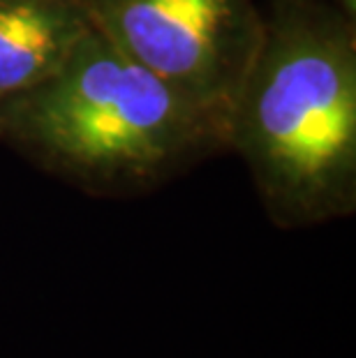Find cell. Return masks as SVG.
Returning a JSON list of instances; mask_svg holds the SVG:
<instances>
[{
    "label": "cell",
    "mask_w": 356,
    "mask_h": 358,
    "mask_svg": "<svg viewBox=\"0 0 356 358\" xmlns=\"http://www.w3.org/2000/svg\"><path fill=\"white\" fill-rule=\"evenodd\" d=\"M93 26L127 58L229 123L259 49L255 0H83Z\"/></svg>",
    "instance_id": "obj_3"
},
{
    "label": "cell",
    "mask_w": 356,
    "mask_h": 358,
    "mask_svg": "<svg viewBox=\"0 0 356 358\" xmlns=\"http://www.w3.org/2000/svg\"><path fill=\"white\" fill-rule=\"evenodd\" d=\"M280 229L356 210V21L324 0H273L227 123Z\"/></svg>",
    "instance_id": "obj_1"
},
{
    "label": "cell",
    "mask_w": 356,
    "mask_h": 358,
    "mask_svg": "<svg viewBox=\"0 0 356 358\" xmlns=\"http://www.w3.org/2000/svg\"><path fill=\"white\" fill-rule=\"evenodd\" d=\"M0 141L88 194L132 196L227 148V123L93 26L56 74L0 104Z\"/></svg>",
    "instance_id": "obj_2"
},
{
    "label": "cell",
    "mask_w": 356,
    "mask_h": 358,
    "mask_svg": "<svg viewBox=\"0 0 356 358\" xmlns=\"http://www.w3.org/2000/svg\"><path fill=\"white\" fill-rule=\"evenodd\" d=\"M90 28L83 0H0V104L56 74Z\"/></svg>",
    "instance_id": "obj_4"
},
{
    "label": "cell",
    "mask_w": 356,
    "mask_h": 358,
    "mask_svg": "<svg viewBox=\"0 0 356 358\" xmlns=\"http://www.w3.org/2000/svg\"><path fill=\"white\" fill-rule=\"evenodd\" d=\"M331 3L343 14H347V17L356 21V0H331Z\"/></svg>",
    "instance_id": "obj_5"
}]
</instances>
